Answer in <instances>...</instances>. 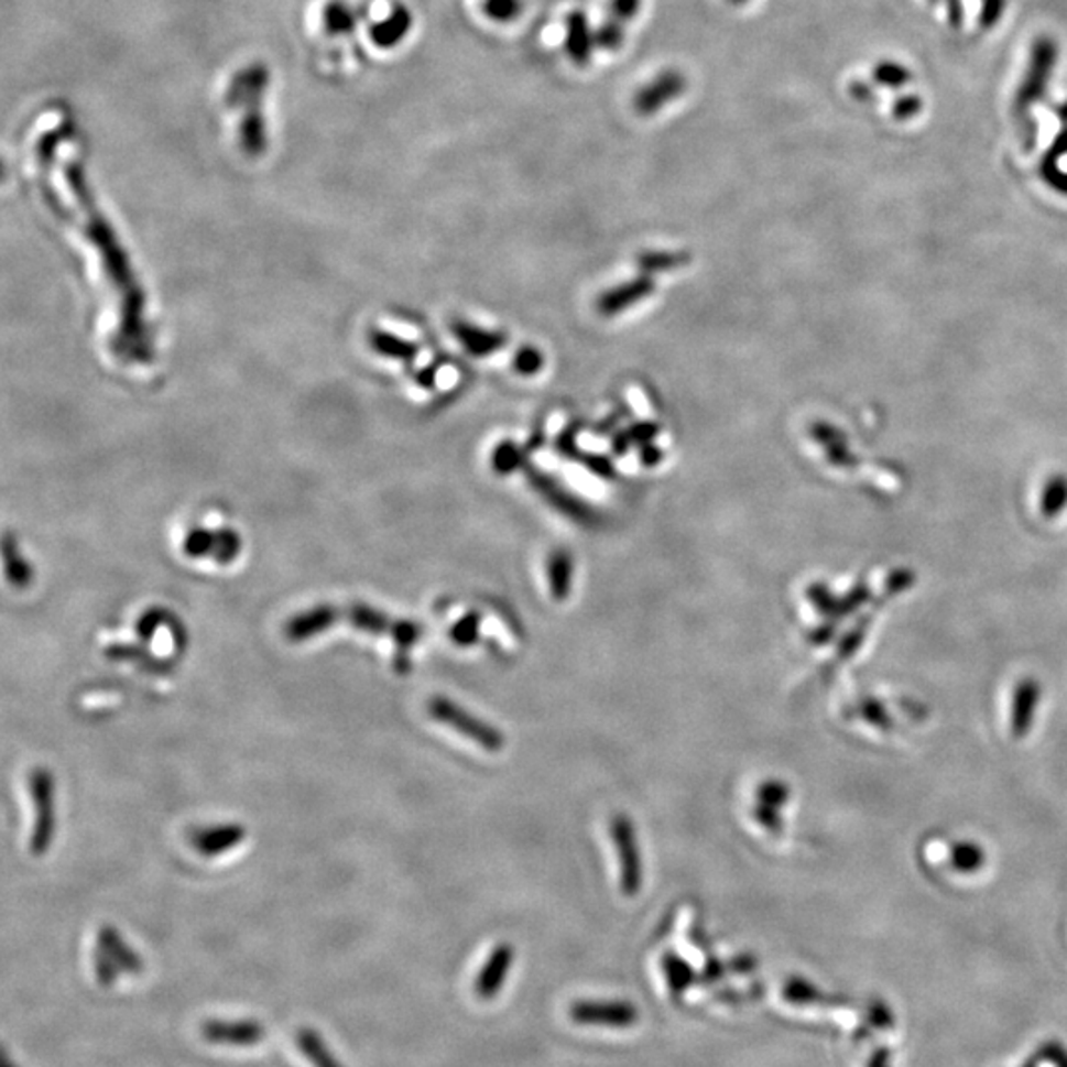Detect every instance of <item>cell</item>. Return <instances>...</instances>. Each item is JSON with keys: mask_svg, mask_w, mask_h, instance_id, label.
<instances>
[{"mask_svg": "<svg viewBox=\"0 0 1067 1067\" xmlns=\"http://www.w3.org/2000/svg\"><path fill=\"white\" fill-rule=\"evenodd\" d=\"M64 176L69 190L76 198L77 210L84 214L81 230L99 251V260L104 263L107 277L113 283L121 297V325L116 338V350L126 360L146 362L151 360V342L149 330L144 327V293L137 281L133 268L129 263L126 251L117 240L116 231L107 224L106 218L97 210L94 196L87 188L81 166L76 163L64 168Z\"/></svg>", "mask_w": 1067, "mask_h": 1067, "instance_id": "6da1fadb", "label": "cell"}, {"mask_svg": "<svg viewBox=\"0 0 1067 1067\" xmlns=\"http://www.w3.org/2000/svg\"><path fill=\"white\" fill-rule=\"evenodd\" d=\"M338 623H348L366 635L390 636L400 646L402 653L410 651L424 633V629L415 621L392 619L384 611L366 603H350V606L320 603V606L311 607L293 616L291 631L298 641H308L313 636L327 633L330 627Z\"/></svg>", "mask_w": 1067, "mask_h": 1067, "instance_id": "7a4b0ae2", "label": "cell"}, {"mask_svg": "<svg viewBox=\"0 0 1067 1067\" xmlns=\"http://www.w3.org/2000/svg\"><path fill=\"white\" fill-rule=\"evenodd\" d=\"M29 793L34 803V827L30 832V852L44 856L56 837V780L52 771L36 767L29 773Z\"/></svg>", "mask_w": 1067, "mask_h": 1067, "instance_id": "3957f363", "label": "cell"}, {"mask_svg": "<svg viewBox=\"0 0 1067 1067\" xmlns=\"http://www.w3.org/2000/svg\"><path fill=\"white\" fill-rule=\"evenodd\" d=\"M427 710H429L433 720L449 726L451 730L459 731L467 740L481 745L482 750L500 751L504 748V738L494 726L472 716L462 706L453 703L445 696L432 698L427 704Z\"/></svg>", "mask_w": 1067, "mask_h": 1067, "instance_id": "277c9868", "label": "cell"}, {"mask_svg": "<svg viewBox=\"0 0 1067 1067\" xmlns=\"http://www.w3.org/2000/svg\"><path fill=\"white\" fill-rule=\"evenodd\" d=\"M609 835L619 856L621 892L625 895H636L643 885V860H641V848L636 840L635 825L627 815H616L611 818Z\"/></svg>", "mask_w": 1067, "mask_h": 1067, "instance_id": "5b68a950", "label": "cell"}, {"mask_svg": "<svg viewBox=\"0 0 1067 1067\" xmlns=\"http://www.w3.org/2000/svg\"><path fill=\"white\" fill-rule=\"evenodd\" d=\"M569 1019L581 1026L621 1030L639 1022V1010L627 1000H579L571 1004Z\"/></svg>", "mask_w": 1067, "mask_h": 1067, "instance_id": "8992f818", "label": "cell"}, {"mask_svg": "<svg viewBox=\"0 0 1067 1067\" xmlns=\"http://www.w3.org/2000/svg\"><path fill=\"white\" fill-rule=\"evenodd\" d=\"M183 549L190 558H213L218 564H230L240 556L241 538L233 530L196 529L186 534Z\"/></svg>", "mask_w": 1067, "mask_h": 1067, "instance_id": "52a82bcc", "label": "cell"}, {"mask_svg": "<svg viewBox=\"0 0 1067 1067\" xmlns=\"http://www.w3.org/2000/svg\"><path fill=\"white\" fill-rule=\"evenodd\" d=\"M200 1034L214 1046L251 1048L265 1038V1026L260 1020H206L200 1024Z\"/></svg>", "mask_w": 1067, "mask_h": 1067, "instance_id": "ba28073f", "label": "cell"}, {"mask_svg": "<svg viewBox=\"0 0 1067 1067\" xmlns=\"http://www.w3.org/2000/svg\"><path fill=\"white\" fill-rule=\"evenodd\" d=\"M686 87H688V81L681 72H676V69L661 72L646 86L639 89V94L635 96L636 113L643 117L656 116L663 107L673 104L674 99L683 97Z\"/></svg>", "mask_w": 1067, "mask_h": 1067, "instance_id": "9c48e42d", "label": "cell"}, {"mask_svg": "<svg viewBox=\"0 0 1067 1067\" xmlns=\"http://www.w3.org/2000/svg\"><path fill=\"white\" fill-rule=\"evenodd\" d=\"M512 965H514V947L510 943H500L492 949L477 975L475 992L479 994V999L492 1000L502 991Z\"/></svg>", "mask_w": 1067, "mask_h": 1067, "instance_id": "30bf717a", "label": "cell"}, {"mask_svg": "<svg viewBox=\"0 0 1067 1067\" xmlns=\"http://www.w3.org/2000/svg\"><path fill=\"white\" fill-rule=\"evenodd\" d=\"M641 9V0H611L606 24L597 30V48L616 52L623 46L625 26L635 20Z\"/></svg>", "mask_w": 1067, "mask_h": 1067, "instance_id": "8fae6325", "label": "cell"}, {"mask_svg": "<svg viewBox=\"0 0 1067 1067\" xmlns=\"http://www.w3.org/2000/svg\"><path fill=\"white\" fill-rule=\"evenodd\" d=\"M243 838H246V828L230 823V825L196 828L190 835V845L198 854L216 858L241 845Z\"/></svg>", "mask_w": 1067, "mask_h": 1067, "instance_id": "7c38bea8", "label": "cell"}, {"mask_svg": "<svg viewBox=\"0 0 1067 1067\" xmlns=\"http://www.w3.org/2000/svg\"><path fill=\"white\" fill-rule=\"evenodd\" d=\"M564 48H566L568 58L579 68H586L587 64L591 62L594 50L597 48V34H594V30L589 26V20L581 10L569 12L568 19H566Z\"/></svg>", "mask_w": 1067, "mask_h": 1067, "instance_id": "4fadbf2b", "label": "cell"}, {"mask_svg": "<svg viewBox=\"0 0 1067 1067\" xmlns=\"http://www.w3.org/2000/svg\"><path fill=\"white\" fill-rule=\"evenodd\" d=\"M97 945L104 949V951L116 961L117 967L121 971L129 972V975H139L143 972L144 962L129 943L121 937V933L117 932L113 925H104L99 929V935H97Z\"/></svg>", "mask_w": 1067, "mask_h": 1067, "instance_id": "5bb4252c", "label": "cell"}, {"mask_svg": "<svg viewBox=\"0 0 1067 1067\" xmlns=\"http://www.w3.org/2000/svg\"><path fill=\"white\" fill-rule=\"evenodd\" d=\"M651 291H653V281L641 277V280L625 283L623 287L607 291L603 297H599L597 308H599V313L609 317V315H616V313H621L627 307L635 305L641 298L646 297Z\"/></svg>", "mask_w": 1067, "mask_h": 1067, "instance_id": "9a60e30c", "label": "cell"}, {"mask_svg": "<svg viewBox=\"0 0 1067 1067\" xmlns=\"http://www.w3.org/2000/svg\"><path fill=\"white\" fill-rule=\"evenodd\" d=\"M297 1048L303 1052V1056L313 1064V1067H345L338 1061L333 1049L328 1048L325 1038L318 1034L317 1030L301 1028L295 1036Z\"/></svg>", "mask_w": 1067, "mask_h": 1067, "instance_id": "2e32d148", "label": "cell"}, {"mask_svg": "<svg viewBox=\"0 0 1067 1067\" xmlns=\"http://www.w3.org/2000/svg\"><path fill=\"white\" fill-rule=\"evenodd\" d=\"M548 584L549 594L556 601H564L571 594V579H574V559L568 552L558 549L548 559Z\"/></svg>", "mask_w": 1067, "mask_h": 1067, "instance_id": "e0dca14e", "label": "cell"}, {"mask_svg": "<svg viewBox=\"0 0 1067 1067\" xmlns=\"http://www.w3.org/2000/svg\"><path fill=\"white\" fill-rule=\"evenodd\" d=\"M453 333L462 347L467 348V352L475 356L491 355L504 345V337L499 333L481 330V328H475L471 325H465V323L455 325Z\"/></svg>", "mask_w": 1067, "mask_h": 1067, "instance_id": "ac0fdd59", "label": "cell"}, {"mask_svg": "<svg viewBox=\"0 0 1067 1067\" xmlns=\"http://www.w3.org/2000/svg\"><path fill=\"white\" fill-rule=\"evenodd\" d=\"M663 971L664 977H666V984H668V991L673 994L674 999H681L684 992L688 991L696 982V972H694L693 965L683 959L681 955L676 952H666L663 957Z\"/></svg>", "mask_w": 1067, "mask_h": 1067, "instance_id": "d6986e66", "label": "cell"}, {"mask_svg": "<svg viewBox=\"0 0 1067 1067\" xmlns=\"http://www.w3.org/2000/svg\"><path fill=\"white\" fill-rule=\"evenodd\" d=\"M412 26V14L404 9V7H398V9L392 12L390 19L384 20L382 24H378L374 29V39L378 44L382 46H394L400 40L404 39L407 34V30Z\"/></svg>", "mask_w": 1067, "mask_h": 1067, "instance_id": "ffe728a7", "label": "cell"}, {"mask_svg": "<svg viewBox=\"0 0 1067 1067\" xmlns=\"http://www.w3.org/2000/svg\"><path fill=\"white\" fill-rule=\"evenodd\" d=\"M370 345L374 348L378 355L385 356V358H398V360H412L415 355H417V347L407 342L404 338L394 337V335H388V333H382V330H374L370 335Z\"/></svg>", "mask_w": 1067, "mask_h": 1067, "instance_id": "44dd1931", "label": "cell"}, {"mask_svg": "<svg viewBox=\"0 0 1067 1067\" xmlns=\"http://www.w3.org/2000/svg\"><path fill=\"white\" fill-rule=\"evenodd\" d=\"M4 568H7V577H9L12 586H29L30 579H32V569L20 556L17 544L10 538L4 540Z\"/></svg>", "mask_w": 1067, "mask_h": 1067, "instance_id": "7402d4cb", "label": "cell"}, {"mask_svg": "<svg viewBox=\"0 0 1067 1067\" xmlns=\"http://www.w3.org/2000/svg\"><path fill=\"white\" fill-rule=\"evenodd\" d=\"M783 999L791 1004H797V1006H810V1004L828 1002L825 994H820L815 984L803 981V979H788L783 987Z\"/></svg>", "mask_w": 1067, "mask_h": 1067, "instance_id": "603a6c76", "label": "cell"}, {"mask_svg": "<svg viewBox=\"0 0 1067 1067\" xmlns=\"http://www.w3.org/2000/svg\"><path fill=\"white\" fill-rule=\"evenodd\" d=\"M522 0H482V12L494 22H514L522 14Z\"/></svg>", "mask_w": 1067, "mask_h": 1067, "instance_id": "cb8c5ba5", "label": "cell"}, {"mask_svg": "<svg viewBox=\"0 0 1067 1067\" xmlns=\"http://www.w3.org/2000/svg\"><path fill=\"white\" fill-rule=\"evenodd\" d=\"M479 627H481V617L477 613H469L451 627L449 636H451L453 643L459 644V646H471L479 641Z\"/></svg>", "mask_w": 1067, "mask_h": 1067, "instance_id": "d4e9b609", "label": "cell"}, {"mask_svg": "<svg viewBox=\"0 0 1067 1067\" xmlns=\"http://www.w3.org/2000/svg\"><path fill=\"white\" fill-rule=\"evenodd\" d=\"M94 972H96L99 987H104V989H111L117 982L119 972H121L116 961L99 945H97V949L94 951Z\"/></svg>", "mask_w": 1067, "mask_h": 1067, "instance_id": "484cf974", "label": "cell"}, {"mask_svg": "<svg viewBox=\"0 0 1067 1067\" xmlns=\"http://www.w3.org/2000/svg\"><path fill=\"white\" fill-rule=\"evenodd\" d=\"M492 462H494V469L499 472L514 471L520 462H522V455H520L519 449L512 443H504V445H500L499 449L494 451Z\"/></svg>", "mask_w": 1067, "mask_h": 1067, "instance_id": "4316f807", "label": "cell"}, {"mask_svg": "<svg viewBox=\"0 0 1067 1067\" xmlns=\"http://www.w3.org/2000/svg\"><path fill=\"white\" fill-rule=\"evenodd\" d=\"M168 619H173V617L168 616V613H164L163 609H151L149 613H144V616L139 619V623H137V633H139V636H141L143 641H151L154 635V629H156V627L164 625Z\"/></svg>", "mask_w": 1067, "mask_h": 1067, "instance_id": "83f0119b", "label": "cell"}, {"mask_svg": "<svg viewBox=\"0 0 1067 1067\" xmlns=\"http://www.w3.org/2000/svg\"><path fill=\"white\" fill-rule=\"evenodd\" d=\"M758 798H760L761 805H765V807H780L781 803L787 798V788L783 787L777 781H770V783H763L758 788Z\"/></svg>", "mask_w": 1067, "mask_h": 1067, "instance_id": "f1b7e54d", "label": "cell"}, {"mask_svg": "<svg viewBox=\"0 0 1067 1067\" xmlns=\"http://www.w3.org/2000/svg\"><path fill=\"white\" fill-rule=\"evenodd\" d=\"M514 368L519 370L520 374H536L542 368V355L534 348H524L514 358Z\"/></svg>", "mask_w": 1067, "mask_h": 1067, "instance_id": "f546056e", "label": "cell"}, {"mask_svg": "<svg viewBox=\"0 0 1067 1067\" xmlns=\"http://www.w3.org/2000/svg\"><path fill=\"white\" fill-rule=\"evenodd\" d=\"M1039 1056L1048 1059L1056 1067H1067V1049L1058 1042H1048L1039 1048Z\"/></svg>", "mask_w": 1067, "mask_h": 1067, "instance_id": "4dcf8cb0", "label": "cell"}, {"mask_svg": "<svg viewBox=\"0 0 1067 1067\" xmlns=\"http://www.w3.org/2000/svg\"><path fill=\"white\" fill-rule=\"evenodd\" d=\"M681 261L683 260L678 255L666 253V255H646V258L641 260V265H643L644 270H663V268H674Z\"/></svg>", "mask_w": 1067, "mask_h": 1067, "instance_id": "1f68e13d", "label": "cell"}, {"mask_svg": "<svg viewBox=\"0 0 1067 1067\" xmlns=\"http://www.w3.org/2000/svg\"><path fill=\"white\" fill-rule=\"evenodd\" d=\"M755 818L760 820L763 827L771 828V830H775V828L780 827V818H777V815H775V808L765 807V805H761V803L758 805V808H755Z\"/></svg>", "mask_w": 1067, "mask_h": 1067, "instance_id": "d6a6232c", "label": "cell"}, {"mask_svg": "<svg viewBox=\"0 0 1067 1067\" xmlns=\"http://www.w3.org/2000/svg\"><path fill=\"white\" fill-rule=\"evenodd\" d=\"M723 971L726 969H723V965L720 961H710L704 967L703 979L706 982L718 981L721 975H723Z\"/></svg>", "mask_w": 1067, "mask_h": 1067, "instance_id": "836d02e7", "label": "cell"}, {"mask_svg": "<svg viewBox=\"0 0 1067 1067\" xmlns=\"http://www.w3.org/2000/svg\"><path fill=\"white\" fill-rule=\"evenodd\" d=\"M868 1067H890V1052L884 1048L875 1049L868 1061Z\"/></svg>", "mask_w": 1067, "mask_h": 1067, "instance_id": "e575fe53", "label": "cell"}, {"mask_svg": "<svg viewBox=\"0 0 1067 1067\" xmlns=\"http://www.w3.org/2000/svg\"><path fill=\"white\" fill-rule=\"evenodd\" d=\"M731 969L736 972H750L755 969V961L751 957H738L731 961Z\"/></svg>", "mask_w": 1067, "mask_h": 1067, "instance_id": "d590c367", "label": "cell"}, {"mask_svg": "<svg viewBox=\"0 0 1067 1067\" xmlns=\"http://www.w3.org/2000/svg\"><path fill=\"white\" fill-rule=\"evenodd\" d=\"M656 433V427L654 425H639L635 432H633V439H641V442H649Z\"/></svg>", "mask_w": 1067, "mask_h": 1067, "instance_id": "8d00e7d4", "label": "cell"}, {"mask_svg": "<svg viewBox=\"0 0 1067 1067\" xmlns=\"http://www.w3.org/2000/svg\"><path fill=\"white\" fill-rule=\"evenodd\" d=\"M658 457H661V453L653 449V447H649V451L643 453L644 465H654V462L658 461Z\"/></svg>", "mask_w": 1067, "mask_h": 1067, "instance_id": "74e56055", "label": "cell"}, {"mask_svg": "<svg viewBox=\"0 0 1067 1067\" xmlns=\"http://www.w3.org/2000/svg\"><path fill=\"white\" fill-rule=\"evenodd\" d=\"M2 1067H17V1066H14V1064H12V1061H10L9 1058H4V1061H2Z\"/></svg>", "mask_w": 1067, "mask_h": 1067, "instance_id": "f35d334b", "label": "cell"}, {"mask_svg": "<svg viewBox=\"0 0 1067 1067\" xmlns=\"http://www.w3.org/2000/svg\"><path fill=\"white\" fill-rule=\"evenodd\" d=\"M730 2L731 4H743V2H748V0H730Z\"/></svg>", "mask_w": 1067, "mask_h": 1067, "instance_id": "ab89813d", "label": "cell"}]
</instances>
